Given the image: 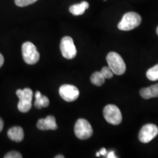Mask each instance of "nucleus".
<instances>
[{"label":"nucleus","instance_id":"f8f14e48","mask_svg":"<svg viewBox=\"0 0 158 158\" xmlns=\"http://www.w3.org/2000/svg\"><path fill=\"white\" fill-rule=\"evenodd\" d=\"M140 95L143 99H150L158 98V84L152 85L147 88H143L140 90Z\"/></svg>","mask_w":158,"mask_h":158},{"label":"nucleus","instance_id":"bb28decb","mask_svg":"<svg viewBox=\"0 0 158 158\" xmlns=\"http://www.w3.org/2000/svg\"><path fill=\"white\" fill-rule=\"evenodd\" d=\"M104 1H106V0H104Z\"/></svg>","mask_w":158,"mask_h":158},{"label":"nucleus","instance_id":"1a4fd4ad","mask_svg":"<svg viewBox=\"0 0 158 158\" xmlns=\"http://www.w3.org/2000/svg\"><path fill=\"white\" fill-rule=\"evenodd\" d=\"M59 92L61 98L67 102H73L79 97L78 89L73 85H62L59 88Z\"/></svg>","mask_w":158,"mask_h":158},{"label":"nucleus","instance_id":"412c9836","mask_svg":"<svg viewBox=\"0 0 158 158\" xmlns=\"http://www.w3.org/2000/svg\"><path fill=\"white\" fill-rule=\"evenodd\" d=\"M100 154V155H103V156H106L107 155V151H106V149H105V148H102L100 150V152H99Z\"/></svg>","mask_w":158,"mask_h":158},{"label":"nucleus","instance_id":"4468645a","mask_svg":"<svg viewBox=\"0 0 158 158\" xmlns=\"http://www.w3.org/2000/svg\"><path fill=\"white\" fill-rule=\"evenodd\" d=\"M35 107L36 108L40 109V108L48 107L49 106L50 101H49L48 98H47L46 96L43 95V94L40 93V92H39V91L36 92V93L35 94Z\"/></svg>","mask_w":158,"mask_h":158},{"label":"nucleus","instance_id":"6ab92c4d","mask_svg":"<svg viewBox=\"0 0 158 158\" xmlns=\"http://www.w3.org/2000/svg\"><path fill=\"white\" fill-rule=\"evenodd\" d=\"M4 157L5 158H21L22 157V155H21V153L18 152L12 151L7 153V155H5Z\"/></svg>","mask_w":158,"mask_h":158},{"label":"nucleus","instance_id":"ddd939ff","mask_svg":"<svg viewBox=\"0 0 158 158\" xmlns=\"http://www.w3.org/2000/svg\"><path fill=\"white\" fill-rule=\"evenodd\" d=\"M89 7V5L87 2H82L76 4V5H73L70 6L69 10L73 15H81L84 14V12L86 10H87Z\"/></svg>","mask_w":158,"mask_h":158},{"label":"nucleus","instance_id":"a878e982","mask_svg":"<svg viewBox=\"0 0 158 158\" xmlns=\"http://www.w3.org/2000/svg\"><path fill=\"white\" fill-rule=\"evenodd\" d=\"M156 31H157V35H158V27H157V30H156Z\"/></svg>","mask_w":158,"mask_h":158},{"label":"nucleus","instance_id":"2eb2a0df","mask_svg":"<svg viewBox=\"0 0 158 158\" xmlns=\"http://www.w3.org/2000/svg\"><path fill=\"white\" fill-rule=\"evenodd\" d=\"M90 80L92 84L98 86H100L104 84L106 78L102 76L101 72H95L92 75Z\"/></svg>","mask_w":158,"mask_h":158},{"label":"nucleus","instance_id":"0eeeda50","mask_svg":"<svg viewBox=\"0 0 158 158\" xmlns=\"http://www.w3.org/2000/svg\"><path fill=\"white\" fill-rule=\"evenodd\" d=\"M60 51L64 58L68 59H73L77 54L73 40L69 36L63 37L60 43Z\"/></svg>","mask_w":158,"mask_h":158},{"label":"nucleus","instance_id":"6e6552de","mask_svg":"<svg viewBox=\"0 0 158 158\" xmlns=\"http://www.w3.org/2000/svg\"><path fill=\"white\" fill-rule=\"evenodd\" d=\"M158 135V127L154 124H147L143 126L140 130L138 138L143 143H147Z\"/></svg>","mask_w":158,"mask_h":158},{"label":"nucleus","instance_id":"f03ea898","mask_svg":"<svg viewBox=\"0 0 158 158\" xmlns=\"http://www.w3.org/2000/svg\"><path fill=\"white\" fill-rule=\"evenodd\" d=\"M16 94L19 98L18 108L22 113H27L30 110L32 106L33 92L31 89L25 88L23 89H18Z\"/></svg>","mask_w":158,"mask_h":158},{"label":"nucleus","instance_id":"393cba45","mask_svg":"<svg viewBox=\"0 0 158 158\" xmlns=\"http://www.w3.org/2000/svg\"><path fill=\"white\" fill-rule=\"evenodd\" d=\"M100 152H97V154H96V156H97V157H99V156H100Z\"/></svg>","mask_w":158,"mask_h":158},{"label":"nucleus","instance_id":"5701e85b","mask_svg":"<svg viewBox=\"0 0 158 158\" xmlns=\"http://www.w3.org/2000/svg\"><path fill=\"white\" fill-rule=\"evenodd\" d=\"M3 127H4V122L2 118L0 117V132H2V130H3Z\"/></svg>","mask_w":158,"mask_h":158},{"label":"nucleus","instance_id":"39448f33","mask_svg":"<svg viewBox=\"0 0 158 158\" xmlns=\"http://www.w3.org/2000/svg\"><path fill=\"white\" fill-rule=\"evenodd\" d=\"M22 55L24 62L29 64H36L40 59L36 46L31 42H26L22 45Z\"/></svg>","mask_w":158,"mask_h":158},{"label":"nucleus","instance_id":"9b49d317","mask_svg":"<svg viewBox=\"0 0 158 158\" xmlns=\"http://www.w3.org/2000/svg\"><path fill=\"white\" fill-rule=\"evenodd\" d=\"M7 136L11 141L19 143V142L23 141V137H24V133H23L22 128L19 127V126H15V127H13L8 130Z\"/></svg>","mask_w":158,"mask_h":158},{"label":"nucleus","instance_id":"b1692460","mask_svg":"<svg viewBox=\"0 0 158 158\" xmlns=\"http://www.w3.org/2000/svg\"><path fill=\"white\" fill-rule=\"evenodd\" d=\"M64 157L63 155H57V156H56V157H55V158H64Z\"/></svg>","mask_w":158,"mask_h":158},{"label":"nucleus","instance_id":"20e7f679","mask_svg":"<svg viewBox=\"0 0 158 158\" xmlns=\"http://www.w3.org/2000/svg\"><path fill=\"white\" fill-rule=\"evenodd\" d=\"M75 135L81 140H86L91 138L93 134V129L89 122L84 118H79L75 124Z\"/></svg>","mask_w":158,"mask_h":158},{"label":"nucleus","instance_id":"aec40b11","mask_svg":"<svg viewBox=\"0 0 158 158\" xmlns=\"http://www.w3.org/2000/svg\"><path fill=\"white\" fill-rule=\"evenodd\" d=\"M106 157L107 158H116V157L115 153H114V151H110L109 153L106 155Z\"/></svg>","mask_w":158,"mask_h":158},{"label":"nucleus","instance_id":"a211bd4d","mask_svg":"<svg viewBox=\"0 0 158 158\" xmlns=\"http://www.w3.org/2000/svg\"><path fill=\"white\" fill-rule=\"evenodd\" d=\"M101 73L102 74V76L105 77V78H111L112 77L114 76V73L113 71L110 70V68L109 67H103V68H102L101 71Z\"/></svg>","mask_w":158,"mask_h":158},{"label":"nucleus","instance_id":"dca6fc26","mask_svg":"<svg viewBox=\"0 0 158 158\" xmlns=\"http://www.w3.org/2000/svg\"><path fill=\"white\" fill-rule=\"evenodd\" d=\"M147 78L150 81H155L158 80V64L155 65V66L147 70Z\"/></svg>","mask_w":158,"mask_h":158},{"label":"nucleus","instance_id":"f3484780","mask_svg":"<svg viewBox=\"0 0 158 158\" xmlns=\"http://www.w3.org/2000/svg\"><path fill=\"white\" fill-rule=\"evenodd\" d=\"M37 0H15V4L18 7H26L36 2Z\"/></svg>","mask_w":158,"mask_h":158},{"label":"nucleus","instance_id":"f257e3e1","mask_svg":"<svg viewBox=\"0 0 158 158\" xmlns=\"http://www.w3.org/2000/svg\"><path fill=\"white\" fill-rule=\"evenodd\" d=\"M141 23V17L137 13L129 12L125 13L118 24V29L122 31H130L136 28Z\"/></svg>","mask_w":158,"mask_h":158},{"label":"nucleus","instance_id":"423d86ee","mask_svg":"<svg viewBox=\"0 0 158 158\" xmlns=\"http://www.w3.org/2000/svg\"><path fill=\"white\" fill-rule=\"evenodd\" d=\"M103 116L108 123L114 125H118L122 122L121 110L115 105L110 104L106 106L103 109Z\"/></svg>","mask_w":158,"mask_h":158},{"label":"nucleus","instance_id":"9d476101","mask_svg":"<svg viewBox=\"0 0 158 158\" xmlns=\"http://www.w3.org/2000/svg\"><path fill=\"white\" fill-rule=\"evenodd\" d=\"M37 127L40 130H55L58 128L56 118L53 116H48L45 118H40L37 123Z\"/></svg>","mask_w":158,"mask_h":158},{"label":"nucleus","instance_id":"4be33fe9","mask_svg":"<svg viewBox=\"0 0 158 158\" xmlns=\"http://www.w3.org/2000/svg\"><path fill=\"white\" fill-rule=\"evenodd\" d=\"M4 61H5V59H4V56H2V54L0 53V68L3 65Z\"/></svg>","mask_w":158,"mask_h":158},{"label":"nucleus","instance_id":"7ed1b4c3","mask_svg":"<svg viewBox=\"0 0 158 158\" xmlns=\"http://www.w3.org/2000/svg\"><path fill=\"white\" fill-rule=\"evenodd\" d=\"M108 67L113 71L114 74L120 76L126 71V64L123 59L116 52H110L106 57Z\"/></svg>","mask_w":158,"mask_h":158}]
</instances>
